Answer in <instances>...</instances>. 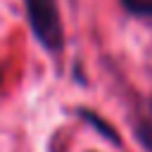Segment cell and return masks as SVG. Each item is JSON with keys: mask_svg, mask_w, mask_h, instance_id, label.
<instances>
[{"mask_svg": "<svg viewBox=\"0 0 152 152\" xmlns=\"http://www.w3.org/2000/svg\"><path fill=\"white\" fill-rule=\"evenodd\" d=\"M26 17L31 24V31L36 40L43 45V50L57 55L64 48V26L59 17L57 0H24Z\"/></svg>", "mask_w": 152, "mask_h": 152, "instance_id": "6da1fadb", "label": "cell"}, {"mask_svg": "<svg viewBox=\"0 0 152 152\" xmlns=\"http://www.w3.org/2000/svg\"><path fill=\"white\" fill-rule=\"evenodd\" d=\"M121 5L135 17H152V0H121Z\"/></svg>", "mask_w": 152, "mask_h": 152, "instance_id": "3957f363", "label": "cell"}, {"mask_svg": "<svg viewBox=\"0 0 152 152\" xmlns=\"http://www.w3.org/2000/svg\"><path fill=\"white\" fill-rule=\"evenodd\" d=\"M76 116H78V119H83L90 128H95L100 138H104V140H109L112 145L121 147V135H119V131H116L107 119H102L97 112H93L90 107H76Z\"/></svg>", "mask_w": 152, "mask_h": 152, "instance_id": "7a4b0ae2", "label": "cell"}]
</instances>
